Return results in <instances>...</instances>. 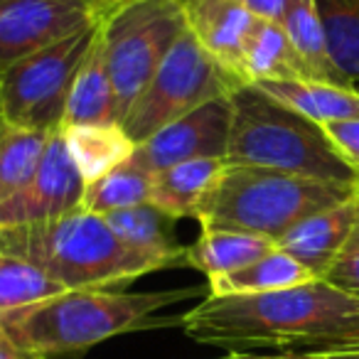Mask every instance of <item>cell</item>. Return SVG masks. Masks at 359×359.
<instances>
[{
  "instance_id": "obj_1",
  "label": "cell",
  "mask_w": 359,
  "mask_h": 359,
  "mask_svg": "<svg viewBox=\"0 0 359 359\" xmlns=\"http://www.w3.org/2000/svg\"><path fill=\"white\" fill-rule=\"evenodd\" d=\"M182 327L226 354L266 347L325 352L359 344V298L327 280L259 295H207L182 315Z\"/></svg>"
},
{
  "instance_id": "obj_2",
  "label": "cell",
  "mask_w": 359,
  "mask_h": 359,
  "mask_svg": "<svg viewBox=\"0 0 359 359\" xmlns=\"http://www.w3.org/2000/svg\"><path fill=\"white\" fill-rule=\"evenodd\" d=\"M200 295V288L123 293L114 288L65 290L27 308L0 315V330L20 349L42 359L84 352L116 334L182 325L160 318V310Z\"/></svg>"
},
{
  "instance_id": "obj_3",
  "label": "cell",
  "mask_w": 359,
  "mask_h": 359,
  "mask_svg": "<svg viewBox=\"0 0 359 359\" xmlns=\"http://www.w3.org/2000/svg\"><path fill=\"white\" fill-rule=\"evenodd\" d=\"M0 251L35 264L67 290L114 288L160 271L130 251L104 217L76 210L50 222L0 226Z\"/></svg>"
},
{
  "instance_id": "obj_4",
  "label": "cell",
  "mask_w": 359,
  "mask_h": 359,
  "mask_svg": "<svg viewBox=\"0 0 359 359\" xmlns=\"http://www.w3.org/2000/svg\"><path fill=\"white\" fill-rule=\"evenodd\" d=\"M226 163L256 165L330 182H359L325 128L276 101L256 84L231 91Z\"/></svg>"
},
{
  "instance_id": "obj_5",
  "label": "cell",
  "mask_w": 359,
  "mask_h": 359,
  "mask_svg": "<svg viewBox=\"0 0 359 359\" xmlns=\"http://www.w3.org/2000/svg\"><path fill=\"white\" fill-rule=\"evenodd\" d=\"M359 182H330L256 165H226L202 207V229H231L278 241L298 222L352 200Z\"/></svg>"
},
{
  "instance_id": "obj_6",
  "label": "cell",
  "mask_w": 359,
  "mask_h": 359,
  "mask_svg": "<svg viewBox=\"0 0 359 359\" xmlns=\"http://www.w3.org/2000/svg\"><path fill=\"white\" fill-rule=\"evenodd\" d=\"M101 45L121 123L160 62L187 30L182 0H126L99 15Z\"/></svg>"
},
{
  "instance_id": "obj_7",
  "label": "cell",
  "mask_w": 359,
  "mask_h": 359,
  "mask_svg": "<svg viewBox=\"0 0 359 359\" xmlns=\"http://www.w3.org/2000/svg\"><path fill=\"white\" fill-rule=\"evenodd\" d=\"M236 86L244 84H239L197 42V37L185 30L160 62L121 126L135 145H140L160 128L205 106L207 101L231 96Z\"/></svg>"
},
{
  "instance_id": "obj_8",
  "label": "cell",
  "mask_w": 359,
  "mask_h": 359,
  "mask_svg": "<svg viewBox=\"0 0 359 359\" xmlns=\"http://www.w3.org/2000/svg\"><path fill=\"white\" fill-rule=\"evenodd\" d=\"M96 25L18 62L0 76V121L30 130H60L76 72L94 45Z\"/></svg>"
},
{
  "instance_id": "obj_9",
  "label": "cell",
  "mask_w": 359,
  "mask_h": 359,
  "mask_svg": "<svg viewBox=\"0 0 359 359\" xmlns=\"http://www.w3.org/2000/svg\"><path fill=\"white\" fill-rule=\"evenodd\" d=\"M99 15L86 0H0V76L18 62L94 27Z\"/></svg>"
},
{
  "instance_id": "obj_10",
  "label": "cell",
  "mask_w": 359,
  "mask_h": 359,
  "mask_svg": "<svg viewBox=\"0 0 359 359\" xmlns=\"http://www.w3.org/2000/svg\"><path fill=\"white\" fill-rule=\"evenodd\" d=\"M84 187L86 182L67 150L62 128L55 130L32 180L6 205H0V226L37 224L72 215L81 210Z\"/></svg>"
},
{
  "instance_id": "obj_11",
  "label": "cell",
  "mask_w": 359,
  "mask_h": 359,
  "mask_svg": "<svg viewBox=\"0 0 359 359\" xmlns=\"http://www.w3.org/2000/svg\"><path fill=\"white\" fill-rule=\"evenodd\" d=\"M231 130V99L207 101L205 106L172 121L135 148V158L150 170L163 172L172 165L200 158H226Z\"/></svg>"
},
{
  "instance_id": "obj_12",
  "label": "cell",
  "mask_w": 359,
  "mask_h": 359,
  "mask_svg": "<svg viewBox=\"0 0 359 359\" xmlns=\"http://www.w3.org/2000/svg\"><path fill=\"white\" fill-rule=\"evenodd\" d=\"M357 210L359 192L352 200L339 202L330 210H323L298 222L293 229H288L276 241V246L293 256L298 264H303L315 278H325L330 266L337 261V256L347 249L349 239H352Z\"/></svg>"
},
{
  "instance_id": "obj_13",
  "label": "cell",
  "mask_w": 359,
  "mask_h": 359,
  "mask_svg": "<svg viewBox=\"0 0 359 359\" xmlns=\"http://www.w3.org/2000/svg\"><path fill=\"white\" fill-rule=\"evenodd\" d=\"M182 8L187 30L239 84H244L241 60L259 18L231 0H182Z\"/></svg>"
},
{
  "instance_id": "obj_14",
  "label": "cell",
  "mask_w": 359,
  "mask_h": 359,
  "mask_svg": "<svg viewBox=\"0 0 359 359\" xmlns=\"http://www.w3.org/2000/svg\"><path fill=\"white\" fill-rule=\"evenodd\" d=\"M109 229L128 246L130 251L140 254L143 259L153 261L160 271L185 266V249L177 241L175 226L177 219L155 207L153 202H145L128 210L111 212L104 217Z\"/></svg>"
},
{
  "instance_id": "obj_15",
  "label": "cell",
  "mask_w": 359,
  "mask_h": 359,
  "mask_svg": "<svg viewBox=\"0 0 359 359\" xmlns=\"http://www.w3.org/2000/svg\"><path fill=\"white\" fill-rule=\"evenodd\" d=\"M226 165V158H200L155 172L150 202L175 219H197Z\"/></svg>"
},
{
  "instance_id": "obj_16",
  "label": "cell",
  "mask_w": 359,
  "mask_h": 359,
  "mask_svg": "<svg viewBox=\"0 0 359 359\" xmlns=\"http://www.w3.org/2000/svg\"><path fill=\"white\" fill-rule=\"evenodd\" d=\"M121 123L118 99H116L114 84H111L109 67H106L104 45H101V30L96 25V37L86 60L76 72L74 86H72L69 101H67L62 128L69 126H111Z\"/></svg>"
},
{
  "instance_id": "obj_17",
  "label": "cell",
  "mask_w": 359,
  "mask_h": 359,
  "mask_svg": "<svg viewBox=\"0 0 359 359\" xmlns=\"http://www.w3.org/2000/svg\"><path fill=\"white\" fill-rule=\"evenodd\" d=\"M244 84L261 81H313L283 25L259 18L241 60Z\"/></svg>"
},
{
  "instance_id": "obj_18",
  "label": "cell",
  "mask_w": 359,
  "mask_h": 359,
  "mask_svg": "<svg viewBox=\"0 0 359 359\" xmlns=\"http://www.w3.org/2000/svg\"><path fill=\"white\" fill-rule=\"evenodd\" d=\"M256 86L320 126L359 118V89L352 86L327 81H261Z\"/></svg>"
},
{
  "instance_id": "obj_19",
  "label": "cell",
  "mask_w": 359,
  "mask_h": 359,
  "mask_svg": "<svg viewBox=\"0 0 359 359\" xmlns=\"http://www.w3.org/2000/svg\"><path fill=\"white\" fill-rule=\"evenodd\" d=\"M276 249L273 239L231 229H202L200 239L185 249V266L210 278L231 273Z\"/></svg>"
},
{
  "instance_id": "obj_20",
  "label": "cell",
  "mask_w": 359,
  "mask_h": 359,
  "mask_svg": "<svg viewBox=\"0 0 359 359\" xmlns=\"http://www.w3.org/2000/svg\"><path fill=\"white\" fill-rule=\"evenodd\" d=\"M313 280L323 278H315L303 264H298L293 256H288L285 251H280L276 246L271 254L261 256L259 261L244 266V269L210 278L207 295H215V298H224V295H259L295 288V285L313 283Z\"/></svg>"
},
{
  "instance_id": "obj_21",
  "label": "cell",
  "mask_w": 359,
  "mask_h": 359,
  "mask_svg": "<svg viewBox=\"0 0 359 359\" xmlns=\"http://www.w3.org/2000/svg\"><path fill=\"white\" fill-rule=\"evenodd\" d=\"M67 150L84 182L104 177L135 153V140L121 123L111 126H69L62 128Z\"/></svg>"
},
{
  "instance_id": "obj_22",
  "label": "cell",
  "mask_w": 359,
  "mask_h": 359,
  "mask_svg": "<svg viewBox=\"0 0 359 359\" xmlns=\"http://www.w3.org/2000/svg\"><path fill=\"white\" fill-rule=\"evenodd\" d=\"M280 25L303 60L305 69L310 72V79L347 86V81L334 67L332 55H330L327 32L320 20L315 0H288Z\"/></svg>"
},
{
  "instance_id": "obj_23",
  "label": "cell",
  "mask_w": 359,
  "mask_h": 359,
  "mask_svg": "<svg viewBox=\"0 0 359 359\" xmlns=\"http://www.w3.org/2000/svg\"><path fill=\"white\" fill-rule=\"evenodd\" d=\"M150 190H153V172L133 153L126 163L106 172L104 177L86 182L81 210L96 217H106L111 212L150 202Z\"/></svg>"
},
{
  "instance_id": "obj_24",
  "label": "cell",
  "mask_w": 359,
  "mask_h": 359,
  "mask_svg": "<svg viewBox=\"0 0 359 359\" xmlns=\"http://www.w3.org/2000/svg\"><path fill=\"white\" fill-rule=\"evenodd\" d=\"M55 130L18 128L0 121V205L22 190L37 172Z\"/></svg>"
},
{
  "instance_id": "obj_25",
  "label": "cell",
  "mask_w": 359,
  "mask_h": 359,
  "mask_svg": "<svg viewBox=\"0 0 359 359\" xmlns=\"http://www.w3.org/2000/svg\"><path fill=\"white\" fill-rule=\"evenodd\" d=\"M332 62L347 86L359 89V0H315Z\"/></svg>"
},
{
  "instance_id": "obj_26",
  "label": "cell",
  "mask_w": 359,
  "mask_h": 359,
  "mask_svg": "<svg viewBox=\"0 0 359 359\" xmlns=\"http://www.w3.org/2000/svg\"><path fill=\"white\" fill-rule=\"evenodd\" d=\"M65 290L35 264L0 251V315L35 305Z\"/></svg>"
},
{
  "instance_id": "obj_27",
  "label": "cell",
  "mask_w": 359,
  "mask_h": 359,
  "mask_svg": "<svg viewBox=\"0 0 359 359\" xmlns=\"http://www.w3.org/2000/svg\"><path fill=\"white\" fill-rule=\"evenodd\" d=\"M323 128H325V133H327V138L332 140L339 158H342L359 177V118L339 121V123H325Z\"/></svg>"
},
{
  "instance_id": "obj_28",
  "label": "cell",
  "mask_w": 359,
  "mask_h": 359,
  "mask_svg": "<svg viewBox=\"0 0 359 359\" xmlns=\"http://www.w3.org/2000/svg\"><path fill=\"white\" fill-rule=\"evenodd\" d=\"M323 280H327L334 288L359 298V246L347 244V249L330 266V271L325 273Z\"/></svg>"
},
{
  "instance_id": "obj_29",
  "label": "cell",
  "mask_w": 359,
  "mask_h": 359,
  "mask_svg": "<svg viewBox=\"0 0 359 359\" xmlns=\"http://www.w3.org/2000/svg\"><path fill=\"white\" fill-rule=\"evenodd\" d=\"M236 6L246 8L249 13H254L256 18H264V20L280 22L285 13V3L288 0H231Z\"/></svg>"
},
{
  "instance_id": "obj_30",
  "label": "cell",
  "mask_w": 359,
  "mask_h": 359,
  "mask_svg": "<svg viewBox=\"0 0 359 359\" xmlns=\"http://www.w3.org/2000/svg\"><path fill=\"white\" fill-rule=\"evenodd\" d=\"M224 359H330L327 349L325 352H280L271 357H256V354H226Z\"/></svg>"
},
{
  "instance_id": "obj_31",
  "label": "cell",
  "mask_w": 359,
  "mask_h": 359,
  "mask_svg": "<svg viewBox=\"0 0 359 359\" xmlns=\"http://www.w3.org/2000/svg\"><path fill=\"white\" fill-rule=\"evenodd\" d=\"M0 359H42V357H35V354L20 349L3 330H0Z\"/></svg>"
},
{
  "instance_id": "obj_32",
  "label": "cell",
  "mask_w": 359,
  "mask_h": 359,
  "mask_svg": "<svg viewBox=\"0 0 359 359\" xmlns=\"http://www.w3.org/2000/svg\"><path fill=\"white\" fill-rule=\"evenodd\" d=\"M330 359H359V344H349V347L327 349Z\"/></svg>"
},
{
  "instance_id": "obj_33",
  "label": "cell",
  "mask_w": 359,
  "mask_h": 359,
  "mask_svg": "<svg viewBox=\"0 0 359 359\" xmlns=\"http://www.w3.org/2000/svg\"><path fill=\"white\" fill-rule=\"evenodd\" d=\"M86 3H91V6H94L99 13H106V11H111V8L121 6V3H126V0H86Z\"/></svg>"
},
{
  "instance_id": "obj_34",
  "label": "cell",
  "mask_w": 359,
  "mask_h": 359,
  "mask_svg": "<svg viewBox=\"0 0 359 359\" xmlns=\"http://www.w3.org/2000/svg\"><path fill=\"white\" fill-rule=\"evenodd\" d=\"M349 244L359 246V210H357V224H354V231H352V239H349Z\"/></svg>"
},
{
  "instance_id": "obj_35",
  "label": "cell",
  "mask_w": 359,
  "mask_h": 359,
  "mask_svg": "<svg viewBox=\"0 0 359 359\" xmlns=\"http://www.w3.org/2000/svg\"><path fill=\"white\" fill-rule=\"evenodd\" d=\"M222 359H224V357H222Z\"/></svg>"
}]
</instances>
